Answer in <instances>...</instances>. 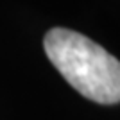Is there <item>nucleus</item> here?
<instances>
[{"label": "nucleus", "mask_w": 120, "mask_h": 120, "mask_svg": "<svg viewBox=\"0 0 120 120\" xmlns=\"http://www.w3.org/2000/svg\"><path fill=\"white\" fill-rule=\"evenodd\" d=\"M45 54L68 84L99 104L120 102V61L81 32L56 27L45 36Z\"/></svg>", "instance_id": "nucleus-1"}]
</instances>
